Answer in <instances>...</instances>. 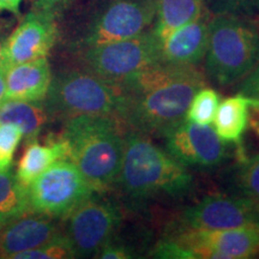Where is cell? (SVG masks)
Returning a JSON list of instances; mask_svg holds the SVG:
<instances>
[{
  "label": "cell",
  "mask_w": 259,
  "mask_h": 259,
  "mask_svg": "<svg viewBox=\"0 0 259 259\" xmlns=\"http://www.w3.org/2000/svg\"><path fill=\"white\" fill-rule=\"evenodd\" d=\"M126 126L107 115L83 114L67 119L60 137L73 162L96 192L116 185L124 155Z\"/></svg>",
  "instance_id": "cell-1"
},
{
  "label": "cell",
  "mask_w": 259,
  "mask_h": 259,
  "mask_svg": "<svg viewBox=\"0 0 259 259\" xmlns=\"http://www.w3.org/2000/svg\"><path fill=\"white\" fill-rule=\"evenodd\" d=\"M116 185L130 198L180 196L192 185V176L179 161L139 131L125 135L124 155Z\"/></svg>",
  "instance_id": "cell-2"
},
{
  "label": "cell",
  "mask_w": 259,
  "mask_h": 259,
  "mask_svg": "<svg viewBox=\"0 0 259 259\" xmlns=\"http://www.w3.org/2000/svg\"><path fill=\"white\" fill-rule=\"evenodd\" d=\"M50 118L77 115H107L124 124L128 95L120 84L109 82L87 70H69L52 77L44 100Z\"/></svg>",
  "instance_id": "cell-3"
},
{
  "label": "cell",
  "mask_w": 259,
  "mask_h": 259,
  "mask_svg": "<svg viewBox=\"0 0 259 259\" xmlns=\"http://www.w3.org/2000/svg\"><path fill=\"white\" fill-rule=\"evenodd\" d=\"M259 63V30L240 16L225 12L210 19L205 54L208 76L220 87L240 82Z\"/></svg>",
  "instance_id": "cell-4"
},
{
  "label": "cell",
  "mask_w": 259,
  "mask_h": 259,
  "mask_svg": "<svg viewBox=\"0 0 259 259\" xmlns=\"http://www.w3.org/2000/svg\"><path fill=\"white\" fill-rule=\"evenodd\" d=\"M203 72L173 80L138 95H128L124 125L145 135H161L185 120L191 100L205 87Z\"/></svg>",
  "instance_id": "cell-5"
},
{
  "label": "cell",
  "mask_w": 259,
  "mask_h": 259,
  "mask_svg": "<svg viewBox=\"0 0 259 259\" xmlns=\"http://www.w3.org/2000/svg\"><path fill=\"white\" fill-rule=\"evenodd\" d=\"M160 61L161 42L153 30L127 40L83 48L80 54L84 70L118 84L132 73Z\"/></svg>",
  "instance_id": "cell-6"
},
{
  "label": "cell",
  "mask_w": 259,
  "mask_h": 259,
  "mask_svg": "<svg viewBox=\"0 0 259 259\" xmlns=\"http://www.w3.org/2000/svg\"><path fill=\"white\" fill-rule=\"evenodd\" d=\"M95 192L73 162L59 160L28 186L29 205L34 212L66 219Z\"/></svg>",
  "instance_id": "cell-7"
},
{
  "label": "cell",
  "mask_w": 259,
  "mask_h": 259,
  "mask_svg": "<svg viewBox=\"0 0 259 259\" xmlns=\"http://www.w3.org/2000/svg\"><path fill=\"white\" fill-rule=\"evenodd\" d=\"M64 234L74 258L96 257L122 221L121 210L111 199L90 196L66 219Z\"/></svg>",
  "instance_id": "cell-8"
},
{
  "label": "cell",
  "mask_w": 259,
  "mask_h": 259,
  "mask_svg": "<svg viewBox=\"0 0 259 259\" xmlns=\"http://www.w3.org/2000/svg\"><path fill=\"white\" fill-rule=\"evenodd\" d=\"M156 17V0H113L93 19L83 48L127 40L143 34Z\"/></svg>",
  "instance_id": "cell-9"
},
{
  "label": "cell",
  "mask_w": 259,
  "mask_h": 259,
  "mask_svg": "<svg viewBox=\"0 0 259 259\" xmlns=\"http://www.w3.org/2000/svg\"><path fill=\"white\" fill-rule=\"evenodd\" d=\"M193 259H247L259 254V223L228 229L183 228L169 236Z\"/></svg>",
  "instance_id": "cell-10"
},
{
  "label": "cell",
  "mask_w": 259,
  "mask_h": 259,
  "mask_svg": "<svg viewBox=\"0 0 259 259\" xmlns=\"http://www.w3.org/2000/svg\"><path fill=\"white\" fill-rule=\"evenodd\" d=\"M168 154L184 166L213 167L225 161L227 148L209 125L183 120L162 134Z\"/></svg>",
  "instance_id": "cell-11"
},
{
  "label": "cell",
  "mask_w": 259,
  "mask_h": 259,
  "mask_svg": "<svg viewBox=\"0 0 259 259\" xmlns=\"http://www.w3.org/2000/svg\"><path fill=\"white\" fill-rule=\"evenodd\" d=\"M183 228L228 229L259 223V208L252 200L212 194L180 215Z\"/></svg>",
  "instance_id": "cell-12"
},
{
  "label": "cell",
  "mask_w": 259,
  "mask_h": 259,
  "mask_svg": "<svg viewBox=\"0 0 259 259\" xmlns=\"http://www.w3.org/2000/svg\"><path fill=\"white\" fill-rule=\"evenodd\" d=\"M57 37L58 27L53 12L37 10L29 12L6 40L9 67L47 58Z\"/></svg>",
  "instance_id": "cell-13"
},
{
  "label": "cell",
  "mask_w": 259,
  "mask_h": 259,
  "mask_svg": "<svg viewBox=\"0 0 259 259\" xmlns=\"http://www.w3.org/2000/svg\"><path fill=\"white\" fill-rule=\"evenodd\" d=\"M63 234L56 219L28 211L0 228V258H14L21 252L47 244Z\"/></svg>",
  "instance_id": "cell-14"
},
{
  "label": "cell",
  "mask_w": 259,
  "mask_h": 259,
  "mask_svg": "<svg viewBox=\"0 0 259 259\" xmlns=\"http://www.w3.org/2000/svg\"><path fill=\"white\" fill-rule=\"evenodd\" d=\"M210 19L204 9L198 17L171 31L161 42V60L183 66L199 64L208 50Z\"/></svg>",
  "instance_id": "cell-15"
},
{
  "label": "cell",
  "mask_w": 259,
  "mask_h": 259,
  "mask_svg": "<svg viewBox=\"0 0 259 259\" xmlns=\"http://www.w3.org/2000/svg\"><path fill=\"white\" fill-rule=\"evenodd\" d=\"M52 82L47 58L12 65L5 73V101H44Z\"/></svg>",
  "instance_id": "cell-16"
},
{
  "label": "cell",
  "mask_w": 259,
  "mask_h": 259,
  "mask_svg": "<svg viewBox=\"0 0 259 259\" xmlns=\"http://www.w3.org/2000/svg\"><path fill=\"white\" fill-rule=\"evenodd\" d=\"M67 145L61 137L52 139L45 144L34 139L25 144L23 154L19 158L16 177L24 186H29L52 164L59 160H67Z\"/></svg>",
  "instance_id": "cell-17"
},
{
  "label": "cell",
  "mask_w": 259,
  "mask_h": 259,
  "mask_svg": "<svg viewBox=\"0 0 259 259\" xmlns=\"http://www.w3.org/2000/svg\"><path fill=\"white\" fill-rule=\"evenodd\" d=\"M253 106L257 103L241 94L227 97L220 103L212 122L215 132L225 143H241Z\"/></svg>",
  "instance_id": "cell-18"
},
{
  "label": "cell",
  "mask_w": 259,
  "mask_h": 259,
  "mask_svg": "<svg viewBox=\"0 0 259 259\" xmlns=\"http://www.w3.org/2000/svg\"><path fill=\"white\" fill-rule=\"evenodd\" d=\"M48 120L44 101L6 100L0 106V122L18 126L27 143L37 138Z\"/></svg>",
  "instance_id": "cell-19"
},
{
  "label": "cell",
  "mask_w": 259,
  "mask_h": 259,
  "mask_svg": "<svg viewBox=\"0 0 259 259\" xmlns=\"http://www.w3.org/2000/svg\"><path fill=\"white\" fill-rule=\"evenodd\" d=\"M206 0H156V25L154 32L160 42L171 31L189 23L204 10Z\"/></svg>",
  "instance_id": "cell-20"
},
{
  "label": "cell",
  "mask_w": 259,
  "mask_h": 259,
  "mask_svg": "<svg viewBox=\"0 0 259 259\" xmlns=\"http://www.w3.org/2000/svg\"><path fill=\"white\" fill-rule=\"evenodd\" d=\"M28 211H31L28 186H24L11 169L0 171V222L5 225Z\"/></svg>",
  "instance_id": "cell-21"
},
{
  "label": "cell",
  "mask_w": 259,
  "mask_h": 259,
  "mask_svg": "<svg viewBox=\"0 0 259 259\" xmlns=\"http://www.w3.org/2000/svg\"><path fill=\"white\" fill-rule=\"evenodd\" d=\"M219 105L220 95L218 92L203 87L191 100L185 119L199 125H210L215 119Z\"/></svg>",
  "instance_id": "cell-22"
},
{
  "label": "cell",
  "mask_w": 259,
  "mask_h": 259,
  "mask_svg": "<svg viewBox=\"0 0 259 259\" xmlns=\"http://www.w3.org/2000/svg\"><path fill=\"white\" fill-rule=\"evenodd\" d=\"M236 183L245 198L259 208V154L241 161Z\"/></svg>",
  "instance_id": "cell-23"
},
{
  "label": "cell",
  "mask_w": 259,
  "mask_h": 259,
  "mask_svg": "<svg viewBox=\"0 0 259 259\" xmlns=\"http://www.w3.org/2000/svg\"><path fill=\"white\" fill-rule=\"evenodd\" d=\"M15 259H69L74 258V253L65 234L40 246L16 254Z\"/></svg>",
  "instance_id": "cell-24"
},
{
  "label": "cell",
  "mask_w": 259,
  "mask_h": 259,
  "mask_svg": "<svg viewBox=\"0 0 259 259\" xmlns=\"http://www.w3.org/2000/svg\"><path fill=\"white\" fill-rule=\"evenodd\" d=\"M23 134L15 124L0 122V171L11 169L12 161Z\"/></svg>",
  "instance_id": "cell-25"
},
{
  "label": "cell",
  "mask_w": 259,
  "mask_h": 259,
  "mask_svg": "<svg viewBox=\"0 0 259 259\" xmlns=\"http://www.w3.org/2000/svg\"><path fill=\"white\" fill-rule=\"evenodd\" d=\"M151 257L166 258V259H193V255L190 251L184 248L183 246L168 238L158 242L155 248L151 251Z\"/></svg>",
  "instance_id": "cell-26"
},
{
  "label": "cell",
  "mask_w": 259,
  "mask_h": 259,
  "mask_svg": "<svg viewBox=\"0 0 259 259\" xmlns=\"http://www.w3.org/2000/svg\"><path fill=\"white\" fill-rule=\"evenodd\" d=\"M134 252L131 251V248L127 247V245L120 244L118 241H113L112 239L107 244L103 246L101 250L99 251V253L96 254L95 258H101V259H130V258H136Z\"/></svg>",
  "instance_id": "cell-27"
},
{
  "label": "cell",
  "mask_w": 259,
  "mask_h": 259,
  "mask_svg": "<svg viewBox=\"0 0 259 259\" xmlns=\"http://www.w3.org/2000/svg\"><path fill=\"white\" fill-rule=\"evenodd\" d=\"M239 94L244 95L259 106V63L244 79L241 80V85L239 88Z\"/></svg>",
  "instance_id": "cell-28"
},
{
  "label": "cell",
  "mask_w": 259,
  "mask_h": 259,
  "mask_svg": "<svg viewBox=\"0 0 259 259\" xmlns=\"http://www.w3.org/2000/svg\"><path fill=\"white\" fill-rule=\"evenodd\" d=\"M9 35L6 34V25L0 27V73H6L9 70L8 58H6V40Z\"/></svg>",
  "instance_id": "cell-29"
},
{
  "label": "cell",
  "mask_w": 259,
  "mask_h": 259,
  "mask_svg": "<svg viewBox=\"0 0 259 259\" xmlns=\"http://www.w3.org/2000/svg\"><path fill=\"white\" fill-rule=\"evenodd\" d=\"M232 9L242 10V11H259V0H227Z\"/></svg>",
  "instance_id": "cell-30"
},
{
  "label": "cell",
  "mask_w": 259,
  "mask_h": 259,
  "mask_svg": "<svg viewBox=\"0 0 259 259\" xmlns=\"http://www.w3.org/2000/svg\"><path fill=\"white\" fill-rule=\"evenodd\" d=\"M66 2H69V0H32V6H34V10H37V11L53 12V10L57 6Z\"/></svg>",
  "instance_id": "cell-31"
},
{
  "label": "cell",
  "mask_w": 259,
  "mask_h": 259,
  "mask_svg": "<svg viewBox=\"0 0 259 259\" xmlns=\"http://www.w3.org/2000/svg\"><path fill=\"white\" fill-rule=\"evenodd\" d=\"M22 2L23 0H0V12L6 11L14 15H18Z\"/></svg>",
  "instance_id": "cell-32"
},
{
  "label": "cell",
  "mask_w": 259,
  "mask_h": 259,
  "mask_svg": "<svg viewBox=\"0 0 259 259\" xmlns=\"http://www.w3.org/2000/svg\"><path fill=\"white\" fill-rule=\"evenodd\" d=\"M252 112L250 113V125L253 131L259 136V106L252 107Z\"/></svg>",
  "instance_id": "cell-33"
},
{
  "label": "cell",
  "mask_w": 259,
  "mask_h": 259,
  "mask_svg": "<svg viewBox=\"0 0 259 259\" xmlns=\"http://www.w3.org/2000/svg\"><path fill=\"white\" fill-rule=\"evenodd\" d=\"M5 92H6V84H5V73H0V106L5 101Z\"/></svg>",
  "instance_id": "cell-34"
},
{
  "label": "cell",
  "mask_w": 259,
  "mask_h": 259,
  "mask_svg": "<svg viewBox=\"0 0 259 259\" xmlns=\"http://www.w3.org/2000/svg\"><path fill=\"white\" fill-rule=\"evenodd\" d=\"M4 25H6L5 22H3L2 19H0V27H4Z\"/></svg>",
  "instance_id": "cell-35"
},
{
  "label": "cell",
  "mask_w": 259,
  "mask_h": 259,
  "mask_svg": "<svg viewBox=\"0 0 259 259\" xmlns=\"http://www.w3.org/2000/svg\"><path fill=\"white\" fill-rule=\"evenodd\" d=\"M3 226H4V225H3V223H2V222H0V228H2V227H3Z\"/></svg>",
  "instance_id": "cell-36"
},
{
  "label": "cell",
  "mask_w": 259,
  "mask_h": 259,
  "mask_svg": "<svg viewBox=\"0 0 259 259\" xmlns=\"http://www.w3.org/2000/svg\"><path fill=\"white\" fill-rule=\"evenodd\" d=\"M258 19H259V18H258Z\"/></svg>",
  "instance_id": "cell-37"
}]
</instances>
